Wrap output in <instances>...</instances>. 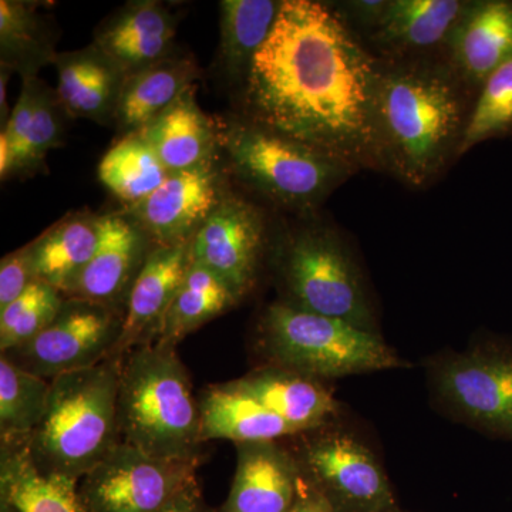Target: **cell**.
Listing matches in <instances>:
<instances>
[{"instance_id":"6da1fadb","label":"cell","mask_w":512,"mask_h":512,"mask_svg":"<svg viewBox=\"0 0 512 512\" xmlns=\"http://www.w3.org/2000/svg\"><path fill=\"white\" fill-rule=\"evenodd\" d=\"M380 67L325 3L282 0L245 79L244 120L348 165L377 163Z\"/></svg>"},{"instance_id":"7a4b0ae2","label":"cell","mask_w":512,"mask_h":512,"mask_svg":"<svg viewBox=\"0 0 512 512\" xmlns=\"http://www.w3.org/2000/svg\"><path fill=\"white\" fill-rule=\"evenodd\" d=\"M468 117L456 74L436 64L382 63L375 104L377 163L404 183L423 187L458 153Z\"/></svg>"},{"instance_id":"3957f363","label":"cell","mask_w":512,"mask_h":512,"mask_svg":"<svg viewBox=\"0 0 512 512\" xmlns=\"http://www.w3.org/2000/svg\"><path fill=\"white\" fill-rule=\"evenodd\" d=\"M121 357L52 380L45 417L26 440L40 474L79 484L120 443Z\"/></svg>"},{"instance_id":"277c9868","label":"cell","mask_w":512,"mask_h":512,"mask_svg":"<svg viewBox=\"0 0 512 512\" xmlns=\"http://www.w3.org/2000/svg\"><path fill=\"white\" fill-rule=\"evenodd\" d=\"M120 441L160 458H201L200 404L171 346H140L121 357L117 392Z\"/></svg>"},{"instance_id":"5b68a950","label":"cell","mask_w":512,"mask_h":512,"mask_svg":"<svg viewBox=\"0 0 512 512\" xmlns=\"http://www.w3.org/2000/svg\"><path fill=\"white\" fill-rule=\"evenodd\" d=\"M259 332L271 365L320 382L407 366L379 333L281 301L268 306Z\"/></svg>"},{"instance_id":"8992f818","label":"cell","mask_w":512,"mask_h":512,"mask_svg":"<svg viewBox=\"0 0 512 512\" xmlns=\"http://www.w3.org/2000/svg\"><path fill=\"white\" fill-rule=\"evenodd\" d=\"M218 137L232 171L285 207H316L350 173L335 158L244 119L218 128Z\"/></svg>"},{"instance_id":"52a82bcc","label":"cell","mask_w":512,"mask_h":512,"mask_svg":"<svg viewBox=\"0 0 512 512\" xmlns=\"http://www.w3.org/2000/svg\"><path fill=\"white\" fill-rule=\"evenodd\" d=\"M281 302L377 332L362 275L338 235L322 227L291 232L276 252Z\"/></svg>"},{"instance_id":"ba28073f","label":"cell","mask_w":512,"mask_h":512,"mask_svg":"<svg viewBox=\"0 0 512 512\" xmlns=\"http://www.w3.org/2000/svg\"><path fill=\"white\" fill-rule=\"evenodd\" d=\"M434 396L451 416L512 441V346L500 340L430 362Z\"/></svg>"},{"instance_id":"9c48e42d","label":"cell","mask_w":512,"mask_h":512,"mask_svg":"<svg viewBox=\"0 0 512 512\" xmlns=\"http://www.w3.org/2000/svg\"><path fill=\"white\" fill-rule=\"evenodd\" d=\"M325 427L309 431L311 436L295 453L306 483L335 512L402 510L372 448L348 431Z\"/></svg>"},{"instance_id":"30bf717a","label":"cell","mask_w":512,"mask_h":512,"mask_svg":"<svg viewBox=\"0 0 512 512\" xmlns=\"http://www.w3.org/2000/svg\"><path fill=\"white\" fill-rule=\"evenodd\" d=\"M201 458L171 460L117 443L77 484L83 512H154L197 483Z\"/></svg>"},{"instance_id":"8fae6325","label":"cell","mask_w":512,"mask_h":512,"mask_svg":"<svg viewBox=\"0 0 512 512\" xmlns=\"http://www.w3.org/2000/svg\"><path fill=\"white\" fill-rule=\"evenodd\" d=\"M124 312L79 298L64 299L49 326L20 348L2 353L20 369L53 380L113 357Z\"/></svg>"},{"instance_id":"7c38bea8","label":"cell","mask_w":512,"mask_h":512,"mask_svg":"<svg viewBox=\"0 0 512 512\" xmlns=\"http://www.w3.org/2000/svg\"><path fill=\"white\" fill-rule=\"evenodd\" d=\"M264 248L261 212L227 192L191 239V261L211 269L242 298L255 284Z\"/></svg>"},{"instance_id":"4fadbf2b","label":"cell","mask_w":512,"mask_h":512,"mask_svg":"<svg viewBox=\"0 0 512 512\" xmlns=\"http://www.w3.org/2000/svg\"><path fill=\"white\" fill-rule=\"evenodd\" d=\"M215 161L170 173L146 200L127 207L126 214L154 247L187 244L227 194Z\"/></svg>"},{"instance_id":"5bb4252c","label":"cell","mask_w":512,"mask_h":512,"mask_svg":"<svg viewBox=\"0 0 512 512\" xmlns=\"http://www.w3.org/2000/svg\"><path fill=\"white\" fill-rule=\"evenodd\" d=\"M153 247L150 238L126 212L100 215L99 245L70 298L124 312L134 281Z\"/></svg>"},{"instance_id":"9a60e30c","label":"cell","mask_w":512,"mask_h":512,"mask_svg":"<svg viewBox=\"0 0 512 512\" xmlns=\"http://www.w3.org/2000/svg\"><path fill=\"white\" fill-rule=\"evenodd\" d=\"M237 470L217 512H292L302 487L295 453L278 441L239 443Z\"/></svg>"},{"instance_id":"2e32d148","label":"cell","mask_w":512,"mask_h":512,"mask_svg":"<svg viewBox=\"0 0 512 512\" xmlns=\"http://www.w3.org/2000/svg\"><path fill=\"white\" fill-rule=\"evenodd\" d=\"M191 266V242L153 247L128 295L113 357L156 343L161 325Z\"/></svg>"},{"instance_id":"e0dca14e","label":"cell","mask_w":512,"mask_h":512,"mask_svg":"<svg viewBox=\"0 0 512 512\" xmlns=\"http://www.w3.org/2000/svg\"><path fill=\"white\" fill-rule=\"evenodd\" d=\"M175 33V18L163 3L140 0L104 20L93 43L128 76L173 55Z\"/></svg>"},{"instance_id":"ac0fdd59","label":"cell","mask_w":512,"mask_h":512,"mask_svg":"<svg viewBox=\"0 0 512 512\" xmlns=\"http://www.w3.org/2000/svg\"><path fill=\"white\" fill-rule=\"evenodd\" d=\"M447 45L460 79L481 87L491 73L512 59V2L470 3Z\"/></svg>"},{"instance_id":"d6986e66","label":"cell","mask_w":512,"mask_h":512,"mask_svg":"<svg viewBox=\"0 0 512 512\" xmlns=\"http://www.w3.org/2000/svg\"><path fill=\"white\" fill-rule=\"evenodd\" d=\"M56 93L73 117L94 121L114 120L126 73L99 46L57 53Z\"/></svg>"},{"instance_id":"ffe728a7","label":"cell","mask_w":512,"mask_h":512,"mask_svg":"<svg viewBox=\"0 0 512 512\" xmlns=\"http://www.w3.org/2000/svg\"><path fill=\"white\" fill-rule=\"evenodd\" d=\"M237 382L298 434L328 426L338 413V403L320 380L285 367L269 363Z\"/></svg>"},{"instance_id":"44dd1931","label":"cell","mask_w":512,"mask_h":512,"mask_svg":"<svg viewBox=\"0 0 512 512\" xmlns=\"http://www.w3.org/2000/svg\"><path fill=\"white\" fill-rule=\"evenodd\" d=\"M170 173L215 161L218 128L195 100V86L181 94L146 127L138 130Z\"/></svg>"},{"instance_id":"7402d4cb","label":"cell","mask_w":512,"mask_h":512,"mask_svg":"<svg viewBox=\"0 0 512 512\" xmlns=\"http://www.w3.org/2000/svg\"><path fill=\"white\" fill-rule=\"evenodd\" d=\"M202 441L228 440L234 444L278 441L298 431L255 399L237 380L215 384L200 400Z\"/></svg>"},{"instance_id":"603a6c76","label":"cell","mask_w":512,"mask_h":512,"mask_svg":"<svg viewBox=\"0 0 512 512\" xmlns=\"http://www.w3.org/2000/svg\"><path fill=\"white\" fill-rule=\"evenodd\" d=\"M100 217L74 214L57 222L28 244L36 281L45 282L66 298L76 292L96 252Z\"/></svg>"},{"instance_id":"cb8c5ba5","label":"cell","mask_w":512,"mask_h":512,"mask_svg":"<svg viewBox=\"0 0 512 512\" xmlns=\"http://www.w3.org/2000/svg\"><path fill=\"white\" fill-rule=\"evenodd\" d=\"M468 5L458 0H394L387 3L373 39L394 55L427 52L448 43Z\"/></svg>"},{"instance_id":"d4e9b609","label":"cell","mask_w":512,"mask_h":512,"mask_svg":"<svg viewBox=\"0 0 512 512\" xmlns=\"http://www.w3.org/2000/svg\"><path fill=\"white\" fill-rule=\"evenodd\" d=\"M200 67L190 56L170 55L126 76L114 120L126 134L141 130L167 110L200 79Z\"/></svg>"},{"instance_id":"484cf974","label":"cell","mask_w":512,"mask_h":512,"mask_svg":"<svg viewBox=\"0 0 512 512\" xmlns=\"http://www.w3.org/2000/svg\"><path fill=\"white\" fill-rule=\"evenodd\" d=\"M77 484L40 474L26 440L0 441V500L19 512H83Z\"/></svg>"},{"instance_id":"4316f807","label":"cell","mask_w":512,"mask_h":512,"mask_svg":"<svg viewBox=\"0 0 512 512\" xmlns=\"http://www.w3.org/2000/svg\"><path fill=\"white\" fill-rule=\"evenodd\" d=\"M282 2L224 0L218 67L228 80L244 84L252 60L274 28Z\"/></svg>"},{"instance_id":"83f0119b","label":"cell","mask_w":512,"mask_h":512,"mask_svg":"<svg viewBox=\"0 0 512 512\" xmlns=\"http://www.w3.org/2000/svg\"><path fill=\"white\" fill-rule=\"evenodd\" d=\"M239 296L204 265L192 262L161 325L156 343L175 348L194 330L237 305Z\"/></svg>"},{"instance_id":"f1b7e54d","label":"cell","mask_w":512,"mask_h":512,"mask_svg":"<svg viewBox=\"0 0 512 512\" xmlns=\"http://www.w3.org/2000/svg\"><path fill=\"white\" fill-rule=\"evenodd\" d=\"M52 26L36 6L16 0L0 2V63L26 77L55 62Z\"/></svg>"},{"instance_id":"f546056e","label":"cell","mask_w":512,"mask_h":512,"mask_svg":"<svg viewBox=\"0 0 512 512\" xmlns=\"http://www.w3.org/2000/svg\"><path fill=\"white\" fill-rule=\"evenodd\" d=\"M170 171L138 131L121 137L99 164V180L127 207L146 200Z\"/></svg>"},{"instance_id":"4dcf8cb0","label":"cell","mask_w":512,"mask_h":512,"mask_svg":"<svg viewBox=\"0 0 512 512\" xmlns=\"http://www.w3.org/2000/svg\"><path fill=\"white\" fill-rule=\"evenodd\" d=\"M52 380L0 356V441L28 440L45 417Z\"/></svg>"},{"instance_id":"1f68e13d","label":"cell","mask_w":512,"mask_h":512,"mask_svg":"<svg viewBox=\"0 0 512 512\" xmlns=\"http://www.w3.org/2000/svg\"><path fill=\"white\" fill-rule=\"evenodd\" d=\"M66 296L45 282H33L16 301L0 311V352L35 339L56 318Z\"/></svg>"},{"instance_id":"d6a6232c","label":"cell","mask_w":512,"mask_h":512,"mask_svg":"<svg viewBox=\"0 0 512 512\" xmlns=\"http://www.w3.org/2000/svg\"><path fill=\"white\" fill-rule=\"evenodd\" d=\"M512 128V59L498 67L480 87L457 154Z\"/></svg>"},{"instance_id":"836d02e7","label":"cell","mask_w":512,"mask_h":512,"mask_svg":"<svg viewBox=\"0 0 512 512\" xmlns=\"http://www.w3.org/2000/svg\"><path fill=\"white\" fill-rule=\"evenodd\" d=\"M62 101L40 80L37 87L35 113L30 124L28 138L23 147L15 174L26 173L36 168L46 157L47 151L62 143L63 137Z\"/></svg>"},{"instance_id":"e575fe53","label":"cell","mask_w":512,"mask_h":512,"mask_svg":"<svg viewBox=\"0 0 512 512\" xmlns=\"http://www.w3.org/2000/svg\"><path fill=\"white\" fill-rule=\"evenodd\" d=\"M33 282L36 279L28 245L3 256L0 262V311L16 301Z\"/></svg>"},{"instance_id":"d590c367","label":"cell","mask_w":512,"mask_h":512,"mask_svg":"<svg viewBox=\"0 0 512 512\" xmlns=\"http://www.w3.org/2000/svg\"><path fill=\"white\" fill-rule=\"evenodd\" d=\"M154 512H217L212 511L207 504H205L204 497H202L200 484L194 483L190 487L181 491L177 497H174L170 503L163 505Z\"/></svg>"},{"instance_id":"8d00e7d4","label":"cell","mask_w":512,"mask_h":512,"mask_svg":"<svg viewBox=\"0 0 512 512\" xmlns=\"http://www.w3.org/2000/svg\"><path fill=\"white\" fill-rule=\"evenodd\" d=\"M387 3L380 2V0H367V2H349L346 3V8L352 13V18L357 20L360 25L366 26L375 30L376 26L379 25L380 19H382L384 10L387 8Z\"/></svg>"},{"instance_id":"74e56055","label":"cell","mask_w":512,"mask_h":512,"mask_svg":"<svg viewBox=\"0 0 512 512\" xmlns=\"http://www.w3.org/2000/svg\"><path fill=\"white\" fill-rule=\"evenodd\" d=\"M292 512H335L332 507L326 503L325 498L313 490L311 485L306 483L305 478L302 481L301 493Z\"/></svg>"},{"instance_id":"f35d334b","label":"cell","mask_w":512,"mask_h":512,"mask_svg":"<svg viewBox=\"0 0 512 512\" xmlns=\"http://www.w3.org/2000/svg\"><path fill=\"white\" fill-rule=\"evenodd\" d=\"M12 73L13 70L2 66V72H0V117H2V123L8 121L10 116L8 106V86Z\"/></svg>"},{"instance_id":"ab89813d","label":"cell","mask_w":512,"mask_h":512,"mask_svg":"<svg viewBox=\"0 0 512 512\" xmlns=\"http://www.w3.org/2000/svg\"><path fill=\"white\" fill-rule=\"evenodd\" d=\"M0 512H19L13 507L12 504H9L8 501L0 500Z\"/></svg>"},{"instance_id":"60d3db41","label":"cell","mask_w":512,"mask_h":512,"mask_svg":"<svg viewBox=\"0 0 512 512\" xmlns=\"http://www.w3.org/2000/svg\"><path fill=\"white\" fill-rule=\"evenodd\" d=\"M399 512H406V511L400 510Z\"/></svg>"}]
</instances>
